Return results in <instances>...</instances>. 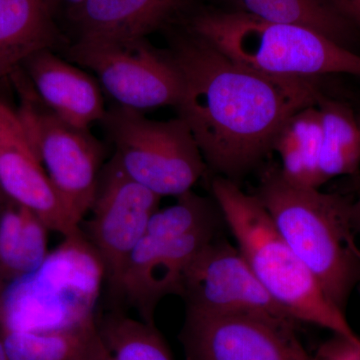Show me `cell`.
Masks as SVG:
<instances>
[{
    "label": "cell",
    "mask_w": 360,
    "mask_h": 360,
    "mask_svg": "<svg viewBox=\"0 0 360 360\" xmlns=\"http://www.w3.org/2000/svg\"><path fill=\"white\" fill-rule=\"evenodd\" d=\"M169 51L182 80L179 117L207 168L236 184L272 151L283 123L322 96L316 80L258 72L191 30Z\"/></svg>",
    "instance_id": "obj_1"
},
{
    "label": "cell",
    "mask_w": 360,
    "mask_h": 360,
    "mask_svg": "<svg viewBox=\"0 0 360 360\" xmlns=\"http://www.w3.org/2000/svg\"><path fill=\"white\" fill-rule=\"evenodd\" d=\"M255 194L291 250L343 312L360 285V248L352 222V201L291 184L281 167L260 174Z\"/></svg>",
    "instance_id": "obj_2"
},
{
    "label": "cell",
    "mask_w": 360,
    "mask_h": 360,
    "mask_svg": "<svg viewBox=\"0 0 360 360\" xmlns=\"http://www.w3.org/2000/svg\"><path fill=\"white\" fill-rule=\"evenodd\" d=\"M212 193L238 250L284 311L298 323L328 329L360 347L345 312L286 243L257 196L221 176L212 180Z\"/></svg>",
    "instance_id": "obj_3"
},
{
    "label": "cell",
    "mask_w": 360,
    "mask_h": 360,
    "mask_svg": "<svg viewBox=\"0 0 360 360\" xmlns=\"http://www.w3.org/2000/svg\"><path fill=\"white\" fill-rule=\"evenodd\" d=\"M191 32L251 70L286 78L360 77V56L303 26L270 22L243 11L201 13Z\"/></svg>",
    "instance_id": "obj_4"
},
{
    "label": "cell",
    "mask_w": 360,
    "mask_h": 360,
    "mask_svg": "<svg viewBox=\"0 0 360 360\" xmlns=\"http://www.w3.org/2000/svg\"><path fill=\"white\" fill-rule=\"evenodd\" d=\"M174 205L158 210L135 246L123 271L117 293L141 315L155 323L158 303L167 295H181L189 265L214 239L224 224L214 200L193 191Z\"/></svg>",
    "instance_id": "obj_5"
},
{
    "label": "cell",
    "mask_w": 360,
    "mask_h": 360,
    "mask_svg": "<svg viewBox=\"0 0 360 360\" xmlns=\"http://www.w3.org/2000/svg\"><path fill=\"white\" fill-rule=\"evenodd\" d=\"M104 281L103 262L80 229L65 236L32 274L7 283L0 329L58 330L94 321Z\"/></svg>",
    "instance_id": "obj_6"
},
{
    "label": "cell",
    "mask_w": 360,
    "mask_h": 360,
    "mask_svg": "<svg viewBox=\"0 0 360 360\" xmlns=\"http://www.w3.org/2000/svg\"><path fill=\"white\" fill-rule=\"evenodd\" d=\"M101 122L123 169L160 198L191 191L206 172L198 142L180 117L158 122L117 105Z\"/></svg>",
    "instance_id": "obj_7"
},
{
    "label": "cell",
    "mask_w": 360,
    "mask_h": 360,
    "mask_svg": "<svg viewBox=\"0 0 360 360\" xmlns=\"http://www.w3.org/2000/svg\"><path fill=\"white\" fill-rule=\"evenodd\" d=\"M20 87L18 113L28 139L66 212L79 225L94 205L105 149L89 129L73 127L49 110L32 85Z\"/></svg>",
    "instance_id": "obj_8"
},
{
    "label": "cell",
    "mask_w": 360,
    "mask_h": 360,
    "mask_svg": "<svg viewBox=\"0 0 360 360\" xmlns=\"http://www.w3.org/2000/svg\"><path fill=\"white\" fill-rule=\"evenodd\" d=\"M66 58L94 71L118 105L134 110L174 106L181 96L179 66L169 51L148 39L82 40L66 49Z\"/></svg>",
    "instance_id": "obj_9"
},
{
    "label": "cell",
    "mask_w": 360,
    "mask_h": 360,
    "mask_svg": "<svg viewBox=\"0 0 360 360\" xmlns=\"http://www.w3.org/2000/svg\"><path fill=\"white\" fill-rule=\"evenodd\" d=\"M297 324L267 315L186 309L179 340L186 360H316L298 340Z\"/></svg>",
    "instance_id": "obj_10"
},
{
    "label": "cell",
    "mask_w": 360,
    "mask_h": 360,
    "mask_svg": "<svg viewBox=\"0 0 360 360\" xmlns=\"http://www.w3.org/2000/svg\"><path fill=\"white\" fill-rule=\"evenodd\" d=\"M161 198L135 181L113 155L104 165L84 236L103 262L105 281L117 293L127 260L160 210Z\"/></svg>",
    "instance_id": "obj_11"
},
{
    "label": "cell",
    "mask_w": 360,
    "mask_h": 360,
    "mask_svg": "<svg viewBox=\"0 0 360 360\" xmlns=\"http://www.w3.org/2000/svg\"><path fill=\"white\" fill-rule=\"evenodd\" d=\"M180 297L186 309L203 314H262L296 322L267 292L238 246L219 238L189 265Z\"/></svg>",
    "instance_id": "obj_12"
},
{
    "label": "cell",
    "mask_w": 360,
    "mask_h": 360,
    "mask_svg": "<svg viewBox=\"0 0 360 360\" xmlns=\"http://www.w3.org/2000/svg\"><path fill=\"white\" fill-rule=\"evenodd\" d=\"M0 189L6 198L34 212L49 231L63 238L75 224L33 149L18 111L0 99Z\"/></svg>",
    "instance_id": "obj_13"
},
{
    "label": "cell",
    "mask_w": 360,
    "mask_h": 360,
    "mask_svg": "<svg viewBox=\"0 0 360 360\" xmlns=\"http://www.w3.org/2000/svg\"><path fill=\"white\" fill-rule=\"evenodd\" d=\"M22 65L40 101L65 122L89 129L92 123L105 117L99 82L51 49L37 51Z\"/></svg>",
    "instance_id": "obj_14"
},
{
    "label": "cell",
    "mask_w": 360,
    "mask_h": 360,
    "mask_svg": "<svg viewBox=\"0 0 360 360\" xmlns=\"http://www.w3.org/2000/svg\"><path fill=\"white\" fill-rule=\"evenodd\" d=\"M191 0H85L71 18L82 40L146 39L176 20Z\"/></svg>",
    "instance_id": "obj_15"
},
{
    "label": "cell",
    "mask_w": 360,
    "mask_h": 360,
    "mask_svg": "<svg viewBox=\"0 0 360 360\" xmlns=\"http://www.w3.org/2000/svg\"><path fill=\"white\" fill-rule=\"evenodd\" d=\"M58 42L45 0H0V77L13 75L32 54Z\"/></svg>",
    "instance_id": "obj_16"
},
{
    "label": "cell",
    "mask_w": 360,
    "mask_h": 360,
    "mask_svg": "<svg viewBox=\"0 0 360 360\" xmlns=\"http://www.w3.org/2000/svg\"><path fill=\"white\" fill-rule=\"evenodd\" d=\"M1 333L9 360H110L96 319L58 330Z\"/></svg>",
    "instance_id": "obj_17"
},
{
    "label": "cell",
    "mask_w": 360,
    "mask_h": 360,
    "mask_svg": "<svg viewBox=\"0 0 360 360\" xmlns=\"http://www.w3.org/2000/svg\"><path fill=\"white\" fill-rule=\"evenodd\" d=\"M47 229L32 210L11 200L0 207V274L7 283L32 274L49 257Z\"/></svg>",
    "instance_id": "obj_18"
},
{
    "label": "cell",
    "mask_w": 360,
    "mask_h": 360,
    "mask_svg": "<svg viewBox=\"0 0 360 360\" xmlns=\"http://www.w3.org/2000/svg\"><path fill=\"white\" fill-rule=\"evenodd\" d=\"M321 115L316 105L298 110L283 123L272 150L281 158L279 167L284 179L295 186L321 188Z\"/></svg>",
    "instance_id": "obj_19"
},
{
    "label": "cell",
    "mask_w": 360,
    "mask_h": 360,
    "mask_svg": "<svg viewBox=\"0 0 360 360\" xmlns=\"http://www.w3.org/2000/svg\"><path fill=\"white\" fill-rule=\"evenodd\" d=\"M236 11L270 22L310 28L343 46L352 40V25L328 0H232ZM349 49V47H348Z\"/></svg>",
    "instance_id": "obj_20"
},
{
    "label": "cell",
    "mask_w": 360,
    "mask_h": 360,
    "mask_svg": "<svg viewBox=\"0 0 360 360\" xmlns=\"http://www.w3.org/2000/svg\"><path fill=\"white\" fill-rule=\"evenodd\" d=\"M316 106L322 123L319 174L323 186L328 180L359 169L360 124L352 110L338 101L321 96Z\"/></svg>",
    "instance_id": "obj_21"
},
{
    "label": "cell",
    "mask_w": 360,
    "mask_h": 360,
    "mask_svg": "<svg viewBox=\"0 0 360 360\" xmlns=\"http://www.w3.org/2000/svg\"><path fill=\"white\" fill-rule=\"evenodd\" d=\"M110 360H174L155 323L115 312L97 321Z\"/></svg>",
    "instance_id": "obj_22"
},
{
    "label": "cell",
    "mask_w": 360,
    "mask_h": 360,
    "mask_svg": "<svg viewBox=\"0 0 360 360\" xmlns=\"http://www.w3.org/2000/svg\"><path fill=\"white\" fill-rule=\"evenodd\" d=\"M323 345L316 360H360V347L340 336Z\"/></svg>",
    "instance_id": "obj_23"
},
{
    "label": "cell",
    "mask_w": 360,
    "mask_h": 360,
    "mask_svg": "<svg viewBox=\"0 0 360 360\" xmlns=\"http://www.w3.org/2000/svg\"><path fill=\"white\" fill-rule=\"evenodd\" d=\"M338 13L354 25H360V0H328Z\"/></svg>",
    "instance_id": "obj_24"
},
{
    "label": "cell",
    "mask_w": 360,
    "mask_h": 360,
    "mask_svg": "<svg viewBox=\"0 0 360 360\" xmlns=\"http://www.w3.org/2000/svg\"><path fill=\"white\" fill-rule=\"evenodd\" d=\"M45 1L52 14L56 9H65L70 15H72L84 4L85 0H45Z\"/></svg>",
    "instance_id": "obj_25"
},
{
    "label": "cell",
    "mask_w": 360,
    "mask_h": 360,
    "mask_svg": "<svg viewBox=\"0 0 360 360\" xmlns=\"http://www.w3.org/2000/svg\"><path fill=\"white\" fill-rule=\"evenodd\" d=\"M352 222L355 233L360 234V191L356 200L352 201Z\"/></svg>",
    "instance_id": "obj_26"
},
{
    "label": "cell",
    "mask_w": 360,
    "mask_h": 360,
    "mask_svg": "<svg viewBox=\"0 0 360 360\" xmlns=\"http://www.w3.org/2000/svg\"><path fill=\"white\" fill-rule=\"evenodd\" d=\"M0 360H9L8 356H7L6 347H4L1 330H0Z\"/></svg>",
    "instance_id": "obj_27"
},
{
    "label": "cell",
    "mask_w": 360,
    "mask_h": 360,
    "mask_svg": "<svg viewBox=\"0 0 360 360\" xmlns=\"http://www.w3.org/2000/svg\"><path fill=\"white\" fill-rule=\"evenodd\" d=\"M6 281H4V277L0 274V300H1L2 295H4V291L6 290Z\"/></svg>",
    "instance_id": "obj_28"
},
{
    "label": "cell",
    "mask_w": 360,
    "mask_h": 360,
    "mask_svg": "<svg viewBox=\"0 0 360 360\" xmlns=\"http://www.w3.org/2000/svg\"><path fill=\"white\" fill-rule=\"evenodd\" d=\"M6 198V196L1 195L0 194V207H1L2 198Z\"/></svg>",
    "instance_id": "obj_29"
},
{
    "label": "cell",
    "mask_w": 360,
    "mask_h": 360,
    "mask_svg": "<svg viewBox=\"0 0 360 360\" xmlns=\"http://www.w3.org/2000/svg\"><path fill=\"white\" fill-rule=\"evenodd\" d=\"M0 194H1V195H4V193H2L1 189H0Z\"/></svg>",
    "instance_id": "obj_30"
},
{
    "label": "cell",
    "mask_w": 360,
    "mask_h": 360,
    "mask_svg": "<svg viewBox=\"0 0 360 360\" xmlns=\"http://www.w3.org/2000/svg\"><path fill=\"white\" fill-rule=\"evenodd\" d=\"M359 292H360V285L359 286Z\"/></svg>",
    "instance_id": "obj_31"
}]
</instances>
